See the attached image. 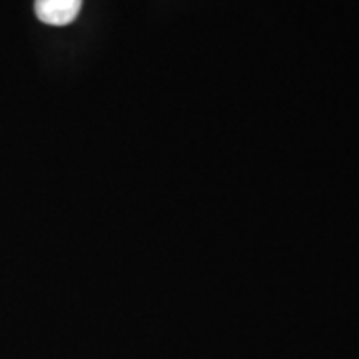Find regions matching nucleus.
<instances>
[{
	"mask_svg": "<svg viewBox=\"0 0 359 359\" xmlns=\"http://www.w3.org/2000/svg\"><path fill=\"white\" fill-rule=\"evenodd\" d=\"M82 0H34V13L40 22L50 26H66L76 20Z\"/></svg>",
	"mask_w": 359,
	"mask_h": 359,
	"instance_id": "1",
	"label": "nucleus"
}]
</instances>
